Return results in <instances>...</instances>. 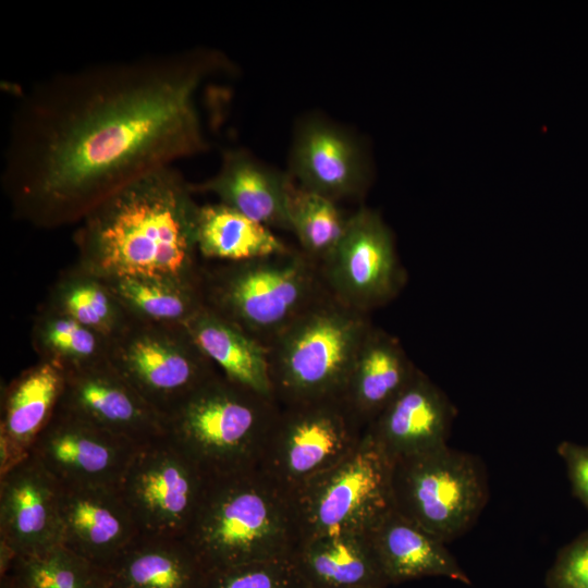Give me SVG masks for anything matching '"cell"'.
Segmentation results:
<instances>
[{
    "instance_id": "ba28073f",
    "label": "cell",
    "mask_w": 588,
    "mask_h": 588,
    "mask_svg": "<svg viewBox=\"0 0 588 588\" xmlns=\"http://www.w3.org/2000/svg\"><path fill=\"white\" fill-rule=\"evenodd\" d=\"M107 359L166 420L194 391L220 372L185 326L133 318L109 339Z\"/></svg>"
},
{
    "instance_id": "277c9868",
    "label": "cell",
    "mask_w": 588,
    "mask_h": 588,
    "mask_svg": "<svg viewBox=\"0 0 588 588\" xmlns=\"http://www.w3.org/2000/svg\"><path fill=\"white\" fill-rule=\"evenodd\" d=\"M205 307L266 347L327 291L320 266L301 249L237 262L203 261Z\"/></svg>"
},
{
    "instance_id": "7402d4cb",
    "label": "cell",
    "mask_w": 588,
    "mask_h": 588,
    "mask_svg": "<svg viewBox=\"0 0 588 588\" xmlns=\"http://www.w3.org/2000/svg\"><path fill=\"white\" fill-rule=\"evenodd\" d=\"M417 369L397 338L372 326L356 354L341 399L366 429Z\"/></svg>"
},
{
    "instance_id": "e575fe53",
    "label": "cell",
    "mask_w": 588,
    "mask_h": 588,
    "mask_svg": "<svg viewBox=\"0 0 588 588\" xmlns=\"http://www.w3.org/2000/svg\"><path fill=\"white\" fill-rule=\"evenodd\" d=\"M0 588H19L9 574L0 577Z\"/></svg>"
},
{
    "instance_id": "30bf717a",
    "label": "cell",
    "mask_w": 588,
    "mask_h": 588,
    "mask_svg": "<svg viewBox=\"0 0 588 588\" xmlns=\"http://www.w3.org/2000/svg\"><path fill=\"white\" fill-rule=\"evenodd\" d=\"M364 433L341 397L281 406L258 468L293 495L353 452Z\"/></svg>"
},
{
    "instance_id": "2e32d148",
    "label": "cell",
    "mask_w": 588,
    "mask_h": 588,
    "mask_svg": "<svg viewBox=\"0 0 588 588\" xmlns=\"http://www.w3.org/2000/svg\"><path fill=\"white\" fill-rule=\"evenodd\" d=\"M454 417L455 407L446 394L417 369L365 433L395 461L449 445Z\"/></svg>"
},
{
    "instance_id": "5bb4252c",
    "label": "cell",
    "mask_w": 588,
    "mask_h": 588,
    "mask_svg": "<svg viewBox=\"0 0 588 588\" xmlns=\"http://www.w3.org/2000/svg\"><path fill=\"white\" fill-rule=\"evenodd\" d=\"M57 409L138 446L167 436L166 419L108 359L64 371V383Z\"/></svg>"
},
{
    "instance_id": "4fadbf2b",
    "label": "cell",
    "mask_w": 588,
    "mask_h": 588,
    "mask_svg": "<svg viewBox=\"0 0 588 588\" xmlns=\"http://www.w3.org/2000/svg\"><path fill=\"white\" fill-rule=\"evenodd\" d=\"M139 448L56 408L29 454L61 488H119Z\"/></svg>"
},
{
    "instance_id": "7c38bea8",
    "label": "cell",
    "mask_w": 588,
    "mask_h": 588,
    "mask_svg": "<svg viewBox=\"0 0 588 588\" xmlns=\"http://www.w3.org/2000/svg\"><path fill=\"white\" fill-rule=\"evenodd\" d=\"M320 268L328 290L366 314L393 301L406 282L391 230L366 207L348 216L341 242Z\"/></svg>"
},
{
    "instance_id": "52a82bcc",
    "label": "cell",
    "mask_w": 588,
    "mask_h": 588,
    "mask_svg": "<svg viewBox=\"0 0 588 588\" xmlns=\"http://www.w3.org/2000/svg\"><path fill=\"white\" fill-rule=\"evenodd\" d=\"M392 507L448 543L477 520L488 479L477 456L449 445L393 461Z\"/></svg>"
},
{
    "instance_id": "3957f363",
    "label": "cell",
    "mask_w": 588,
    "mask_h": 588,
    "mask_svg": "<svg viewBox=\"0 0 588 588\" xmlns=\"http://www.w3.org/2000/svg\"><path fill=\"white\" fill-rule=\"evenodd\" d=\"M299 537L293 497L259 468L207 478L184 535L207 571L289 558Z\"/></svg>"
},
{
    "instance_id": "8fae6325",
    "label": "cell",
    "mask_w": 588,
    "mask_h": 588,
    "mask_svg": "<svg viewBox=\"0 0 588 588\" xmlns=\"http://www.w3.org/2000/svg\"><path fill=\"white\" fill-rule=\"evenodd\" d=\"M206 481L201 470L166 436L137 450L119 490L139 534L184 537Z\"/></svg>"
},
{
    "instance_id": "ffe728a7",
    "label": "cell",
    "mask_w": 588,
    "mask_h": 588,
    "mask_svg": "<svg viewBox=\"0 0 588 588\" xmlns=\"http://www.w3.org/2000/svg\"><path fill=\"white\" fill-rule=\"evenodd\" d=\"M367 534L390 585L422 577H445L471 584L445 542L393 507L383 513Z\"/></svg>"
},
{
    "instance_id": "e0dca14e",
    "label": "cell",
    "mask_w": 588,
    "mask_h": 588,
    "mask_svg": "<svg viewBox=\"0 0 588 588\" xmlns=\"http://www.w3.org/2000/svg\"><path fill=\"white\" fill-rule=\"evenodd\" d=\"M64 547L108 569L139 534L119 488H61Z\"/></svg>"
},
{
    "instance_id": "4316f807",
    "label": "cell",
    "mask_w": 588,
    "mask_h": 588,
    "mask_svg": "<svg viewBox=\"0 0 588 588\" xmlns=\"http://www.w3.org/2000/svg\"><path fill=\"white\" fill-rule=\"evenodd\" d=\"M44 304L108 339L131 319L106 280L76 264L59 275Z\"/></svg>"
},
{
    "instance_id": "cb8c5ba5",
    "label": "cell",
    "mask_w": 588,
    "mask_h": 588,
    "mask_svg": "<svg viewBox=\"0 0 588 588\" xmlns=\"http://www.w3.org/2000/svg\"><path fill=\"white\" fill-rule=\"evenodd\" d=\"M110 588H203L208 571L182 536L138 534L107 569Z\"/></svg>"
},
{
    "instance_id": "f1b7e54d",
    "label": "cell",
    "mask_w": 588,
    "mask_h": 588,
    "mask_svg": "<svg viewBox=\"0 0 588 588\" xmlns=\"http://www.w3.org/2000/svg\"><path fill=\"white\" fill-rule=\"evenodd\" d=\"M103 280L128 316L139 321L185 326L204 306L195 286L139 278Z\"/></svg>"
},
{
    "instance_id": "9c48e42d",
    "label": "cell",
    "mask_w": 588,
    "mask_h": 588,
    "mask_svg": "<svg viewBox=\"0 0 588 588\" xmlns=\"http://www.w3.org/2000/svg\"><path fill=\"white\" fill-rule=\"evenodd\" d=\"M392 464L393 461L364 433L353 452L292 495L299 540L367 531L392 507Z\"/></svg>"
},
{
    "instance_id": "8992f818",
    "label": "cell",
    "mask_w": 588,
    "mask_h": 588,
    "mask_svg": "<svg viewBox=\"0 0 588 588\" xmlns=\"http://www.w3.org/2000/svg\"><path fill=\"white\" fill-rule=\"evenodd\" d=\"M329 290L267 346L272 394L280 406L341 397L372 327Z\"/></svg>"
},
{
    "instance_id": "9a60e30c",
    "label": "cell",
    "mask_w": 588,
    "mask_h": 588,
    "mask_svg": "<svg viewBox=\"0 0 588 588\" xmlns=\"http://www.w3.org/2000/svg\"><path fill=\"white\" fill-rule=\"evenodd\" d=\"M61 487L30 454L0 474V562L62 542Z\"/></svg>"
},
{
    "instance_id": "5b68a950",
    "label": "cell",
    "mask_w": 588,
    "mask_h": 588,
    "mask_svg": "<svg viewBox=\"0 0 588 588\" xmlns=\"http://www.w3.org/2000/svg\"><path fill=\"white\" fill-rule=\"evenodd\" d=\"M280 408L219 372L167 418V439L207 478L256 469Z\"/></svg>"
},
{
    "instance_id": "6da1fadb",
    "label": "cell",
    "mask_w": 588,
    "mask_h": 588,
    "mask_svg": "<svg viewBox=\"0 0 588 588\" xmlns=\"http://www.w3.org/2000/svg\"><path fill=\"white\" fill-rule=\"evenodd\" d=\"M218 59L151 52L29 85L3 150L0 181L13 216L39 229L77 224L120 188L204 151L198 93Z\"/></svg>"
},
{
    "instance_id": "603a6c76",
    "label": "cell",
    "mask_w": 588,
    "mask_h": 588,
    "mask_svg": "<svg viewBox=\"0 0 588 588\" xmlns=\"http://www.w3.org/2000/svg\"><path fill=\"white\" fill-rule=\"evenodd\" d=\"M291 560L306 588H388L367 531L301 539Z\"/></svg>"
},
{
    "instance_id": "44dd1931",
    "label": "cell",
    "mask_w": 588,
    "mask_h": 588,
    "mask_svg": "<svg viewBox=\"0 0 588 588\" xmlns=\"http://www.w3.org/2000/svg\"><path fill=\"white\" fill-rule=\"evenodd\" d=\"M64 370L38 359L5 388L0 425V474L29 454L58 406Z\"/></svg>"
},
{
    "instance_id": "d4e9b609",
    "label": "cell",
    "mask_w": 588,
    "mask_h": 588,
    "mask_svg": "<svg viewBox=\"0 0 588 588\" xmlns=\"http://www.w3.org/2000/svg\"><path fill=\"white\" fill-rule=\"evenodd\" d=\"M185 328L224 377L273 397L264 344L205 306L185 323Z\"/></svg>"
},
{
    "instance_id": "ac0fdd59",
    "label": "cell",
    "mask_w": 588,
    "mask_h": 588,
    "mask_svg": "<svg viewBox=\"0 0 588 588\" xmlns=\"http://www.w3.org/2000/svg\"><path fill=\"white\" fill-rule=\"evenodd\" d=\"M298 185L334 201L363 194L367 164L358 144L341 128L309 120L298 130L291 158Z\"/></svg>"
},
{
    "instance_id": "4dcf8cb0",
    "label": "cell",
    "mask_w": 588,
    "mask_h": 588,
    "mask_svg": "<svg viewBox=\"0 0 588 588\" xmlns=\"http://www.w3.org/2000/svg\"><path fill=\"white\" fill-rule=\"evenodd\" d=\"M7 574L19 588L109 587L106 569L63 544L40 553L16 556Z\"/></svg>"
},
{
    "instance_id": "d6a6232c",
    "label": "cell",
    "mask_w": 588,
    "mask_h": 588,
    "mask_svg": "<svg viewBox=\"0 0 588 588\" xmlns=\"http://www.w3.org/2000/svg\"><path fill=\"white\" fill-rule=\"evenodd\" d=\"M547 588H588V530L558 552L546 575Z\"/></svg>"
},
{
    "instance_id": "f546056e",
    "label": "cell",
    "mask_w": 588,
    "mask_h": 588,
    "mask_svg": "<svg viewBox=\"0 0 588 588\" xmlns=\"http://www.w3.org/2000/svg\"><path fill=\"white\" fill-rule=\"evenodd\" d=\"M287 208L291 232L301 250L321 267L341 242L348 217L336 201L295 184L293 179Z\"/></svg>"
},
{
    "instance_id": "836d02e7",
    "label": "cell",
    "mask_w": 588,
    "mask_h": 588,
    "mask_svg": "<svg viewBox=\"0 0 588 588\" xmlns=\"http://www.w3.org/2000/svg\"><path fill=\"white\" fill-rule=\"evenodd\" d=\"M556 451L565 465L573 494L588 509V444L565 440Z\"/></svg>"
},
{
    "instance_id": "d6986e66",
    "label": "cell",
    "mask_w": 588,
    "mask_h": 588,
    "mask_svg": "<svg viewBox=\"0 0 588 588\" xmlns=\"http://www.w3.org/2000/svg\"><path fill=\"white\" fill-rule=\"evenodd\" d=\"M292 179L267 168L247 151L229 149L222 155L219 171L194 184L196 193H211L219 203L269 228L291 232L289 189Z\"/></svg>"
},
{
    "instance_id": "83f0119b",
    "label": "cell",
    "mask_w": 588,
    "mask_h": 588,
    "mask_svg": "<svg viewBox=\"0 0 588 588\" xmlns=\"http://www.w3.org/2000/svg\"><path fill=\"white\" fill-rule=\"evenodd\" d=\"M30 341L38 359L64 371L108 358V338L45 304L34 316Z\"/></svg>"
},
{
    "instance_id": "d590c367",
    "label": "cell",
    "mask_w": 588,
    "mask_h": 588,
    "mask_svg": "<svg viewBox=\"0 0 588 588\" xmlns=\"http://www.w3.org/2000/svg\"><path fill=\"white\" fill-rule=\"evenodd\" d=\"M108 588H110V587H108Z\"/></svg>"
},
{
    "instance_id": "1f68e13d",
    "label": "cell",
    "mask_w": 588,
    "mask_h": 588,
    "mask_svg": "<svg viewBox=\"0 0 588 588\" xmlns=\"http://www.w3.org/2000/svg\"><path fill=\"white\" fill-rule=\"evenodd\" d=\"M203 588H306L291 558L208 571Z\"/></svg>"
},
{
    "instance_id": "484cf974",
    "label": "cell",
    "mask_w": 588,
    "mask_h": 588,
    "mask_svg": "<svg viewBox=\"0 0 588 588\" xmlns=\"http://www.w3.org/2000/svg\"><path fill=\"white\" fill-rule=\"evenodd\" d=\"M197 249L203 261L237 262L291 249L271 229L221 203L199 206Z\"/></svg>"
},
{
    "instance_id": "7a4b0ae2",
    "label": "cell",
    "mask_w": 588,
    "mask_h": 588,
    "mask_svg": "<svg viewBox=\"0 0 588 588\" xmlns=\"http://www.w3.org/2000/svg\"><path fill=\"white\" fill-rule=\"evenodd\" d=\"M174 167L120 188L78 223L76 265L102 279L139 278L198 287L199 205Z\"/></svg>"
}]
</instances>
